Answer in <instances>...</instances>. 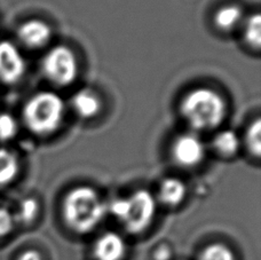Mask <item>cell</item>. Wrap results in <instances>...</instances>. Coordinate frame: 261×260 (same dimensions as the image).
Here are the masks:
<instances>
[{
  "label": "cell",
  "instance_id": "4fadbf2b",
  "mask_svg": "<svg viewBox=\"0 0 261 260\" xmlns=\"http://www.w3.org/2000/svg\"><path fill=\"white\" fill-rule=\"evenodd\" d=\"M212 146L219 155L223 157H231L239 151L241 140L236 132L231 131V129H225V131L219 132L213 138Z\"/></svg>",
  "mask_w": 261,
  "mask_h": 260
},
{
  "label": "cell",
  "instance_id": "e0dca14e",
  "mask_svg": "<svg viewBox=\"0 0 261 260\" xmlns=\"http://www.w3.org/2000/svg\"><path fill=\"white\" fill-rule=\"evenodd\" d=\"M199 260H235V257L227 245L213 243L203 250Z\"/></svg>",
  "mask_w": 261,
  "mask_h": 260
},
{
  "label": "cell",
  "instance_id": "5bb4252c",
  "mask_svg": "<svg viewBox=\"0 0 261 260\" xmlns=\"http://www.w3.org/2000/svg\"><path fill=\"white\" fill-rule=\"evenodd\" d=\"M20 171V163L13 151L0 148V187L12 184Z\"/></svg>",
  "mask_w": 261,
  "mask_h": 260
},
{
  "label": "cell",
  "instance_id": "ba28073f",
  "mask_svg": "<svg viewBox=\"0 0 261 260\" xmlns=\"http://www.w3.org/2000/svg\"><path fill=\"white\" fill-rule=\"evenodd\" d=\"M52 37V29L41 20H29L22 23L17 30V38L29 48L44 47Z\"/></svg>",
  "mask_w": 261,
  "mask_h": 260
},
{
  "label": "cell",
  "instance_id": "277c9868",
  "mask_svg": "<svg viewBox=\"0 0 261 260\" xmlns=\"http://www.w3.org/2000/svg\"><path fill=\"white\" fill-rule=\"evenodd\" d=\"M45 77L59 87L71 85L78 76V61L76 54L68 46L59 45L45 54L41 62Z\"/></svg>",
  "mask_w": 261,
  "mask_h": 260
},
{
  "label": "cell",
  "instance_id": "7402d4cb",
  "mask_svg": "<svg viewBox=\"0 0 261 260\" xmlns=\"http://www.w3.org/2000/svg\"><path fill=\"white\" fill-rule=\"evenodd\" d=\"M170 257H171V251L169 250V248L166 247L160 248L155 253V258L157 260H167Z\"/></svg>",
  "mask_w": 261,
  "mask_h": 260
},
{
  "label": "cell",
  "instance_id": "5b68a950",
  "mask_svg": "<svg viewBox=\"0 0 261 260\" xmlns=\"http://www.w3.org/2000/svg\"><path fill=\"white\" fill-rule=\"evenodd\" d=\"M156 210L155 196L147 189H138L127 197L126 212L120 221L129 233H141L152 222Z\"/></svg>",
  "mask_w": 261,
  "mask_h": 260
},
{
  "label": "cell",
  "instance_id": "3957f363",
  "mask_svg": "<svg viewBox=\"0 0 261 260\" xmlns=\"http://www.w3.org/2000/svg\"><path fill=\"white\" fill-rule=\"evenodd\" d=\"M65 105L57 93L43 91L32 95L23 108L25 126L37 136H49L61 126Z\"/></svg>",
  "mask_w": 261,
  "mask_h": 260
},
{
  "label": "cell",
  "instance_id": "2e32d148",
  "mask_svg": "<svg viewBox=\"0 0 261 260\" xmlns=\"http://www.w3.org/2000/svg\"><path fill=\"white\" fill-rule=\"evenodd\" d=\"M245 143L249 152L259 159L261 155V120L255 118L249 125L245 134Z\"/></svg>",
  "mask_w": 261,
  "mask_h": 260
},
{
  "label": "cell",
  "instance_id": "ac0fdd59",
  "mask_svg": "<svg viewBox=\"0 0 261 260\" xmlns=\"http://www.w3.org/2000/svg\"><path fill=\"white\" fill-rule=\"evenodd\" d=\"M39 211V204L35 198L28 197L24 201H22L20 204L17 211V219L24 224H29V222L34 221L35 218L38 215Z\"/></svg>",
  "mask_w": 261,
  "mask_h": 260
},
{
  "label": "cell",
  "instance_id": "52a82bcc",
  "mask_svg": "<svg viewBox=\"0 0 261 260\" xmlns=\"http://www.w3.org/2000/svg\"><path fill=\"white\" fill-rule=\"evenodd\" d=\"M27 63L21 50L9 40L0 41V82L16 84L24 76Z\"/></svg>",
  "mask_w": 261,
  "mask_h": 260
},
{
  "label": "cell",
  "instance_id": "7c38bea8",
  "mask_svg": "<svg viewBox=\"0 0 261 260\" xmlns=\"http://www.w3.org/2000/svg\"><path fill=\"white\" fill-rule=\"evenodd\" d=\"M243 18L242 8L237 5H226L219 8L214 15V24L221 31H231L240 25Z\"/></svg>",
  "mask_w": 261,
  "mask_h": 260
},
{
  "label": "cell",
  "instance_id": "7a4b0ae2",
  "mask_svg": "<svg viewBox=\"0 0 261 260\" xmlns=\"http://www.w3.org/2000/svg\"><path fill=\"white\" fill-rule=\"evenodd\" d=\"M107 204L99 193L88 186H79L65 195L62 204L63 218L70 228L77 233H88L103 219Z\"/></svg>",
  "mask_w": 261,
  "mask_h": 260
},
{
  "label": "cell",
  "instance_id": "d6986e66",
  "mask_svg": "<svg viewBox=\"0 0 261 260\" xmlns=\"http://www.w3.org/2000/svg\"><path fill=\"white\" fill-rule=\"evenodd\" d=\"M18 124L11 114H0V141H8L16 136Z\"/></svg>",
  "mask_w": 261,
  "mask_h": 260
},
{
  "label": "cell",
  "instance_id": "9c48e42d",
  "mask_svg": "<svg viewBox=\"0 0 261 260\" xmlns=\"http://www.w3.org/2000/svg\"><path fill=\"white\" fill-rule=\"evenodd\" d=\"M126 245L122 236L109 231L101 236L95 243L94 253L97 260H120L123 258Z\"/></svg>",
  "mask_w": 261,
  "mask_h": 260
},
{
  "label": "cell",
  "instance_id": "ffe728a7",
  "mask_svg": "<svg viewBox=\"0 0 261 260\" xmlns=\"http://www.w3.org/2000/svg\"><path fill=\"white\" fill-rule=\"evenodd\" d=\"M14 226V218L7 209L0 206V239L11 233Z\"/></svg>",
  "mask_w": 261,
  "mask_h": 260
},
{
  "label": "cell",
  "instance_id": "8fae6325",
  "mask_svg": "<svg viewBox=\"0 0 261 260\" xmlns=\"http://www.w3.org/2000/svg\"><path fill=\"white\" fill-rule=\"evenodd\" d=\"M186 194H187V187L184 181L178 178L164 179L158 190V197L161 202L171 207L180 205L186 198Z\"/></svg>",
  "mask_w": 261,
  "mask_h": 260
},
{
  "label": "cell",
  "instance_id": "8992f818",
  "mask_svg": "<svg viewBox=\"0 0 261 260\" xmlns=\"http://www.w3.org/2000/svg\"><path fill=\"white\" fill-rule=\"evenodd\" d=\"M205 145L197 134H181L172 145V157L181 168L192 169L202 163L205 157Z\"/></svg>",
  "mask_w": 261,
  "mask_h": 260
},
{
  "label": "cell",
  "instance_id": "9a60e30c",
  "mask_svg": "<svg viewBox=\"0 0 261 260\" xmlns=\"http://www.w3.org/2000/svg\"><path fill=\"white\" fill-rule=\"evenodd\" d=\"M244 38L250 47L259 49L261 46V16L259 13L253 14L245 21Z\"/></svg>",
  "mask_w": 261,
  "mask_h": 260
},
{
  "label": "cell",
  "instance_id": "6da1fadb",
  "mask_svg": "<svg viewBox=\"0 0 261 260\" xmlns=\"http://www.w3.org/2000/svg\"><path fill=\"white\" fill-rule=\"evenodd\" d=\"M180 113L195 131H210L223 122L227 105L221 94L210 87L189 91L181 100Z\"/></svg>",
  "mask_w": 261,
  "mask_h": 260
},
{
  "label": "cell",
  "instance_id": "30bf717a",
  "mask_svg": "<svg viewBox=\"0 0 261 260\" xmlns=\"http://www.w3.org/2000/svg\"><path fill=\"white\" fill-rule=\"evenodd\" d=\"M71 106L74 113L84 119H91L95 117V116L99 115L102 108L99 95L90 88H84V90L78 91L72 96Z\"/></svg>",
  "mask_w": 261,
  "mask_h": 260
},
{
  "label": "cell",
  "instance_id": "44dd1931",
  "mask_svg": "<svg viewBox=\"0 0 261 260\" xmlns=\"http://www.w3.org/2000/svg\"><path fill=\"white\" fill-rule=\"evenodd\" d=\"M17 260H41V257L37 251H32V250H29V251L23 252L21 256L18 257Z\"/></svg>",
  "mask_w": 261,
  "mask_h": 260
}]
</instances>
